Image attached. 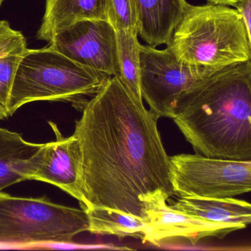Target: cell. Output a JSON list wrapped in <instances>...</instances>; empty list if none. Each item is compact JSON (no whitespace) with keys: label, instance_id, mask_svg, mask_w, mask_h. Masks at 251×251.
I'll list each match as a JSON object with an SVG mask.
<instances>
[{"label":"cell","instance_id":"1","mask_svg":"<svg viewBox=\"0 0 251 251\" xmlns=\"http://www.w3.org/2000/svg\"><path fill=\"white\" fill-rule=\"evenodd\" d=\"M80 108L73 135L80 148L81 208H112L148 223L147 211L174 196L158 117L117 75Z\"/></svg>","mask_w":251,"mask_h":251},{"label":"cell","instance_id":"2","mask_svg":"<svg viewBox=\"0 0 251 251\" xmlns=\"http://www.w3.org/2000/svg\"><path fill=\"white\" fill-rule=\"evenodd\" d=\"M173 121L196 153L251 160V61L198 80L177 102Z\"/></svg>","mask_w":251,"mask_h":251},{"label":"cell","instance_id":"3","mask_svg":"<svg viewBox=\"0 0 251 251\" xmlns=\"http://www.w3.org/2000/svg\"><path fill=\"white\" fill-rule=\"evenodd\" d=\"M167 47L181 62L208 70L251 58V37L237 10L211 2L189 5Z\"/></svg>","mask_w":251,"mask_h":251},{"label":"cell","instance_id":"4","mask_svg":"<svg viewBox=\"0 0 251 251\" xmlns=\"http://www.w3.org/2000/svg\"><path fill=\"white\" fill-rule=\"evenodd\" d=\"M111 76L78 64L50 47L25 52L10 96V117L35 101L72 102L79 108L95 96Z\"/></svg>","mask_w":251,"mask_h":251},{"label":"cell","instance_id":"5","mask_svg":"<svg viewBox=\"0 0 251 251\" xmlns=\"http://www.w3.org/2000/svg\"><path fill=\"white\" fill-rule=\"evenodd\" d=\"M88 228L89 217L83 208L0 191V245L70 243Z\"/></svg>","mask_w":251,"mask_h":251},{"label":"cell","instance_id":"6","mask_svg":"<svg viewBox=\"0 0 251 251\" xmlns=\"http://www.w3.org/2000/svg\"><path fill=\"white\" fill-rule=\"evenodd\" d=\"M174 195L234 198L251 190V160L236 161L196 153L170 157Z\"/></svg>","mask_w":251,"mask_h":251},{"label":"cell","instance_id":"7","mask_svg":"<svg viewBox=\"0 0 251 251\" xmlns=\"http://www.w3.org/2000/svg\"><path fill=\"white\" fill-rule=\"evenodd\" d=\"M216 71L181 62L167 47L158 50L141 45L142 98L158 119H173L181 97L198 80Z\"/></svg>","mask_w":251,"mask_h":251},{"label":"cell","instance_id":"8","mask_svg":"<svg viewBox=\"0 0 251 251\" xmlns=\"http://www.w3.org/2000/svg\"><path fill=\"white\" fill-rule=\"evenodd\" d=\"M50 42L52 49L78 64L109 76L119 75L117 36L109 22H76L58 30Z\"/></svg>","mask_w":251,"mask_h":251},{"label":"cell","instance_id":"9","mask_svg":"<svg viewBox=\"0 0 251 251\" xmlns=\"http://www.w3.org/2000/svg\"><path fill=\"white\" fill-rule=\"evenodd\" d=\"M55 140L42 144L30 158L27 180L46 182L62 189L82 202L80 180V148L74 135L64 137L58 126L49 122Z\"/></svg>","mask_w":251,"mask_h":251},{"label":"cell","instance_id":"10","mask_svg":"<svg viewBox=\"0 0 251 251\" xmlns=\"http://www.w3.org/2000/svg\"><path fill=\"white\" fill-rule=\"evenodd\" d=\"M147 215L148 223L141 240L143 244L158 247L180 239L192 245L205 238L222 239L231 232L247 227L244 225L214 223L198 218L176 211L167 202L148 210Z\"/></svg>","mask_w":251,"mask_h":251},{"label":"cell","instance_id":"11","mask_svg":"<svg viewBox=\"0 0 251 251\" xmlns=\"http://www.w3.org/2000/svg\"><path fill=\"white\" fill-rule=\"evenodd\" d=\"M139 35L149 46L168 45L189 4L186 0H133Z\"/></svg>","mask_w":251,"mask_h":251},{"label":"cell","instance_id":"12","mask_svg":"<svg viewBox=\"0 0 251 251\" xmlns=\"http://www.w3.org/2000/svg\"><path fill=\"white\" fill-rule=\"evenodd\" d=\"M84 20L108 22V0H46L36 38L50 42L58 30Z\"/></svg>","mask_w":251,"mask_h":251},{"label":"cell","instance_id":"13","mask_svg":"<svg viewBox=\"0 0 251 251\" xmlns=\"http://www.w3.org/2000/svg\"><path fill=\"white\" fill-rule=\"evenodd\" d=\"M171 204L176 211L214 223L248 226L251 222V203L233 198L181 197Z\"/></svg>","mask_w":251,"mask_h":251},{"label":"cell","instance_id":"14","mask_svg":"<svg viewBox=\"0 0 251 251\" xmlns=\"http://www.w3.org/2000/svg\"><path fill=\"white\" fill-rule=\"evenodd\" d=\"M42 145L27 142L20 133L0 127V191L27 180L29 161Z\"/></svg>","mask_w":251,"mask_h":251},{"label":"cell","instance_id":"15","mask_svg":"<svg viewBox=\"0 0 251 251\" xmlns=\"http://www.w3.org/2000/svg\"><path fill=\"white\" fill-rule=\"evenodd\" d=\"M89 217L88 231L92 234L115 236L141 239L148 222L128 213L108 208L85 210Z\"/></svg>","mask_w":251,"mask_h":251},{"label":"cell","instance_id":"16","mask_svg":"<svg viewBox=\"0 0 251 251\" xmlns=\"http://www.w3.org/2000/svg\"><path fill=\"white\" fill-rule=\"evenodd\" d=\"M118 77L135 98L142 100L140 84V47L138 31L115 30Z\"/></svg>","mask_w":251,"mask_h":251},{"label":"cell","instance_id":"17","mask_svg":"<svg viewBox=\"0 0 251 251\" xmlns=\"http://www.w3.org/2000/svg\"><path fill=\"white\" fill-rule=\"evenodd\" d=\"M24 53L0 55V120L10 117L8 105L13 83Z\"/></svg>","mask_w":251,"mask_h":251},{"label":"cell","instance_id":"18","mask_svg":"<svg viewBox=\"0 0 251 251\" xmlns=\"http://www.w3.org/2000/svg\"><path fill=\"white\" fill-rule=\"evenodd\" d=\"M108 22L115 30L139 33L137 11L133 0H108Z\"/></svg>","mask_w":251,"mask_h":251},{"label":"cell","instance_id":"19","mask_svg":"<svg viewBox=\"0 0 251 251\" xmlns=\"http://www.w3.org/2000/svg\"><path fill=\"white\" fill-rule=\"evenodd\" d=\"M27 49L24 35L11 28L8 22L0 20V55L24 53Z\"/></svg>","mask_w":251,"mask_h":251},{"label":"cell","instance_id":"20","mask_svg":"<svg viewBox=\"0 0 251 251\" xmlns=\"http://www.w3.org/2000/svg\"><path fill=\"white\" fill-rule=\"evenodd\" d=\"M234 8L242 17L247 32L251 37V0H240Z\"/></svg>","mask_w":251,"mask_h":251},{"label":"cell","instance_id":"21","mask_svg":"<svg viewBox=\"0 0 251 251\" xmlns=\"http://www.w3.org/2000/svg\"><path fill=\"white\" fill-rule=\"evenodd\" d=\"M208 2L220 5H227V6L234 7L235 5L240 0H207Z\"/></svg>","mask_w":251,"mask_h":251},{"label":"cell","instance_id":"22","mask_svg":"<svg viewBox=\"0 0 251 251\" xmlns=\"http://www.w3.org/2000/svg\"><path fill=\"white\" fill-rule=\"evenodd\" d=\"M5 0H0V7H1V5H2V2H4Z\"/></svg>","mask_w":251,"mask_h":251}]
</instances>
